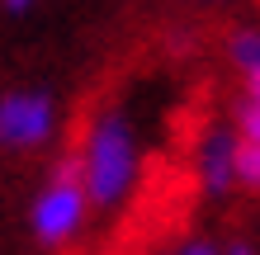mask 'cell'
Here are the masks:
<instances>
[{"label": "cell", "mask_w": 260, "mask_h": 255, "mask_svg": "<svg viewBox=\"0 0 260 255\" xmlns=\"http://www.w3.org/2000/svg\"><path fill=\"white\" fill-rule=\"evenodd\" d=\"M85 208L90 203H85V194H81L76 166H62L57 179L38 194V203H34V236H38L43 246L71 241V236L81 232V222H85Z\"/></svg>", "instance_id": "2"}, {"label": "cell", "mask_w": 260, "mask_h": 255, "mask_svg": "<svg viewBox=\"0 0 260 255\" xmlns=\"http://www.w3.org/2000/svg\"><path fill=\"white\" fill-rule=\"evenodd\" d=\"M232 62L246 71H260V28H241V33L232 38Z\"/></svg>", "instance_id": "6"}, {"label": "cell", "mask_w": 260, "mask_h": 255, "mask_svg": "<svg viewBox=\"0 0 260 255\" xmlns=\"http://www.w3.org/2000/svg\"><path fill=\"white\" fill-rule=\"evenodd\" d=\"M171 255H222L218 246H208V241H185V246H175Z\"/></svg>", "instance_id": "8"}, {"label": "cell", "mask_w": 260, "mask_h": 255, "mask_svg": "<svg viewBox=\"0 0 260 255\" xmlns=\"http://www.w3.org/2000/svg\"><path fill=\"white\" fill-rule=\"evenodd\" d=\"M241 142L260 147V71L246 76V99H241Z\"/></svg>", "instance_id": "5"}, {"label": "cell", "mask_w": 260, "mask_h": 255, "mask_svg": "<svg viewBox=\"0 0 260 255\" xmlns=\"http://www.w3.org/2000/svg\"><path fill=\"white\" fill-rule=\"evenodd\" d=\"M222 255H255V246H251V241H232Z\"/></svg>", "instance_id": "9"}, {"label": "cell", "mask_w": 260, "mask_h": 255, "mask_svg": "<svg viewBox=\"0 0 260 255\" xmlns=\"http://www.w3.org/2000/svg\"><path fill=\"white\" fill-rule=\"evenodd\" d=\"M237 185L260 189V147L251 142H237Z\"/></svg>", "instance_id": "7"}, {"label": "cell", "mask_w": 260, "mask_h": 255, "mask_svg": "<svg viewBox=\"0 0 260 255\" xmlns=\"http://www.w3.org/2000/svg\"><path fill=\"white\" fill-rule=\"evenodd\" d=\"M52 128H57V109H52L48 95L24 90V95H5L0 99V147H14V152L43 147L52 137Z\"/></svg>", "instance_id": "3"}, {"label": "cell", "mask_w": 260, "mask_h": 255, "mask_svg": "<svg viewBox=\"0 0 260 255\" xmlns=\"http://www.w3.org/2000/svg\"><path fill=\"white\" fill-rule=\"evenodd\" d=\"M237 132L213 128L204 142H199V179H204L208 194H227L237 185Z\"/></svg>", "instance_id": "4"}, {"label": "cell", "mask_w": 260, "mask_h": 255, "mask_svg": "<svg viewBox=\"0 0 260 255\" xmlns=\"http://www.w3.org/2000/svg\"><path fill=\"white\" fill-rule=\"evenodd\" d=\"M10 5H14V10H24V5H28V0H10Z\"/></svg>", "instance_id": "10"}, {"label": "cell", "mask_w": 260, "mask_h": 255, "mask_svg": "<svg viewBox=\"0 0 260 255\" xmlns=\"http://www.w3.org/2000/svg\"><path fill=\"white\" fill-rule=\"evenodd\" d=\"M85 203L95 208H118L137 185V137L118 114L95 118V128L85 132L81 166H76Z\"/></svg>", "instance_id": "1"}]
</instances>
